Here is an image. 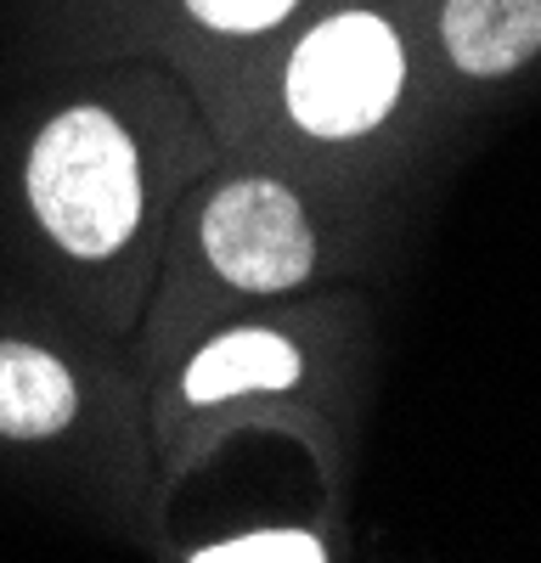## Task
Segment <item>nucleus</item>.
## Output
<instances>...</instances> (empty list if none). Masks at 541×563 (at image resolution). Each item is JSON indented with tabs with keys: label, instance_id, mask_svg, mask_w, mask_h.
<instances>
[{
	"label": "nucleus",
	"instance_id": "6e6552de",
	"mask_svg": "<svg viewBox=\"0 0 541 563\" xmlns=\"http://www.w3.org/2000/svg\"><path fill=\"white\" fill-rule=\"evenodd\" d=\"M187 18L220 40H254V34H270L277 23L294 18L299 0H180Z\"/></svg>",
	"mask_w": 541,
	"mask_h": 563
},
{
	"label": "nucleus",
	"instance_id": "f03ea898",
	"mask_svg": "<svg viewBox=\"0 0 541 563\" xmlns=\"http://www.w3.org/2000/svg\"><path fill=\"white\" fill-rule=\"evenodd\" d=\"M406 90L400 29L367 7L333 12L316 23L283 68V108L316 141L373 135Z\"/></svg>",
	"mask_w": 541,
	"mask_h": 563
},
{
	"label": "nucleus",
	"instance_id": "39448f33",
	"mask_svg": "<svg viewBox=\"0 0 541 563\" xmlns=\"http://www.w3.org/2000/svg\"><path fill=\"white\" fill-rule=\"evenodd\" d=\"M440 45L468 79H503L541 52V0H445Z\"/></svg>",
	"mask_w": 541,
	"mask_h": 563
},
{
	"label": "nucleus",
	"instance_id": "7ed1b4c3",
	"mask_svg": "<svg viewBox=\"0 0 541 563\" xmlns=\"http://www.w3.org/2000/svg\"><path fill=\"white\" fill-rule=\"evenodd\" d=\"M209 271L232 294H294L316 271V231L294 186L270 175H238L209 192L198 214Z\"/></svg>",
	"mask_w": 541,
	"mask_h": 563
},
{
	"label": "nucleus",
	"instance_id": "423d86ee",
	"mask_svg": "<svg viewBox=\"0 0 541 563\" xmlns=\"http://www.w3.org/2000/svg\"><path fill=\"white\" fill-rule=\"evenodd\" d=\"M79 417L74 372L29 339H0V440H57Z\"/></svg>",
	"mask_w": 541,
	"mask_h": 563
},
{
	"label": "nucleus",
	"instance_id": "20e7f679",
	"mask_svg": "<svg viewBox=\"0 0 541 563\" xmlns=\"http://www.w3.org/2000/svg\"><path fill=\"white\" fill-rule=\"evenodd\" d=\"M299 350L294 339L270 333V327H232V333L209 339L187 372H180V400L187 406H220L243 395H283L299 384Z\"/></svg>",
	"mask_w": 541,
	"mask_h": 563
},
{
	"label": "nucleus",
	"instance_id": "0eeeda50",
	"mask_svg": "<svg viewBox=\"0 0 541 563\" xmlns=\"http://www.w3.org/2000/svg\"><path fill=\"white\" fill-rule=\"evenodd\" d=\"M192 563H322L328 547L305 530H260V536H232L187 552Z\"/></svg>",
	"mask_w": 541,
	"mask_h": 563
},
{
	"label": "nucleus",
	"instance_id": "f257e3e1",
	"mask_svg": "<svg viewBox=\"0 0 541 563\" xmlns=\"http://www.w3.org/2000/svg\"><path fill=\"white\" fill-rule=\"evenodd\" d=\"M23 198L52 249L79 265H108L147 225L142 141L108 102H68L29 141Z\"/></svg>",
	"mask_w": 541,
	"mask_h": 563
}]
</instances>
